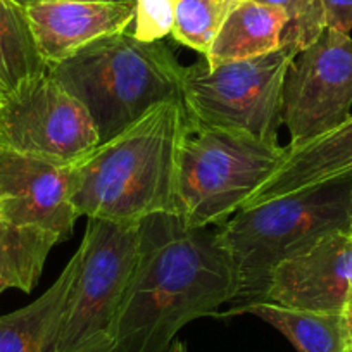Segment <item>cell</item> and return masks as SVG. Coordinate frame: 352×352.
Masks as SVG:
<instances>
[{
    "label": "cell",
    "instance_id": "cell-1",
    "mask_svg": "<svg viewBox=\"0 0 352 352\" xmlns=\"http://www.w3.org/2000/svg\"><path fill=\"white\" fill-rule=\"evenodd\" d=\"M239 282L218 233L176 214L138 225V247L118 318V352H166L176 333L236 299Z\"/></svg>",
    "mask_w": 352,
    "mask_h": 352
},
{
    "label": "cell",
    "instance_id": "cell-2",
    "mask_svg": "<svg viewBox=\"0 0 352 352\" xmlns=\"http://www.w3.org/2000/svg\"><path fill=\"white\" fill-rule=\"evenodd\" d=\"M190 137L182 100L155 106L131 126L71 166L78 214L133 225L175 214L182 152Z\"/></svg>",
    "mask_w": 352,
    "mask_h": 352
},
{
    "label": "cell",
    "instance_id": "cell-3",
    "mask_svg": "<svg viewBox=\"0 0 352 352\" xmlns=\"http://www.w3.org/2000/svg\"><path fill=\"white\" fill-rule=\"evenodd\" d=\"M47 69L83 104L100 144L159 104L182 100L185 74L166 43L144 42L126 32L104 36Z\"/></svg>",
    "mask_w": 352,
    "mask_h": 352
},
{
    "label": "cell",
    "instance_id": "cell-4",
    "mask_svg": "<svg viewBox=\"0 0 352 352\" xmlns=\"http://www.w3.org/2000/svg\"><path fill=\"white\" fill-rule=\"evenodd\" d=\"M351 211L352 182L240 209L218 232L239 282L236 299L263 300L276 266L330 233L349 232Z\"/></svg>",
    "mask_w": 352,
    "mask_h": 352
},
{
    "label": "cell",
    "instance_id": "cell-5",
    "mask_svg": "<svg viewBox=\"0 0 352 352\" xmlns=\"http://www.w3.org/2000/svg\"><path fill=\"white\" fill-rule=\"evenodd\" d=\"M300 50L299 43L283 40L278 49L259 57L185 67L182 102L190 133L218 128L278 144L283 85Z\"/></svg>",
    "mask_w": 352,
    "mask_h": 352
},
{
    "label": "cell",
    "instance_id": "cell-6",
    "mask_svg": "<svg viewBox=\"0 0 352 352\" xmlns=\"http://www.w3.org/2000/svg\"><path fill=\"white\" fill-rule=\"evenodd\" d=\"M285 147L239 131H195L182 152L175 214L190 228L226 223L282 161Z\"/></svg>",
    "mask_w": 352,
    "mask_h": 352
},
{
    "label": "cell",
    "instance_id": "cell-7",
    "mask_svg": "<svg viewBox=\"0 0 352 352\" xmlns=\"http://www.w3.org/2000/svg\"><path fill=\"white\" fill-rule=\"evenodd\" d=\"M138 225L88 218L80 270L60 320L59 352H118V318L137 256Z\"/></svg>",
    "mask_w": 352,
    "mask_h": 352
},
{
    "label": "cell",
    "instance_id": "cell-8",
    "mask_svg": "<svg viewBox=\"0 0 352 352\" xmlns=\"http://www.w3.org/2000/svg\"><path fill=\"white\" fill-rule=\"evenodd\" d=\"M100 144L92 118L50 73L33 76L0 100V145L73 166Z\"/></svg>",
    "mask_w": 352,
    "mask_h": 352
},
{
    "label": "cell",
    "instance_id": "cell-9",
    "mask_svg": "<svg viewBox=\"0 0 352 352\" xmlns=\"http://www.w3.org/2000/svg\"><path fill=\"white\" fill-rule=\"evenodd\" d=\"M352 36L324 28L290 63L283 85V123L290 144H304L351 116Z\"/></svg>",
    "mask_w": 352,
    "mask_h": 352
},
{
    "label": "cell",
    "instance_id": "cell-10",
    "mask_svg": "<svg viewBox=\"0 0 352 352\" xmlns=\"http://www.w3.org/2000/svg\"><path fill=\"white\" fill-rule=\"evenodd\" d=\"M80 218L71 197V166L0 145V221L73 235Z\"/></svg>",
    "mask_w": 352,
    "mask_h": 352
},
{
    "label": "cell",
    "instance_id": "cell-11",
    "mask_svg": "<svg viewBox=\"0 0 352 352\" xmlns=\"http://www.w3.org/2000/svg\"><path fill=\"white\" fill-rule=\"evenodd\" d=\"M352 296V236L333 232L273 272L263 300L294 309L342 313Z\"/></svg>",
    "mask_w": 352,
    "mask_h": 352
},
{
    "label": "cell",
    "instance_id": "cell-12",
    "mask_svg": "<svg viewBox=\"0 0 352 352\" xmlns=\"http://www.w3.org/2000/svg\"><path fill=\"white\" fill-rule=\"evenodd\" d=\"M36 49L47 67L135 21V0H45L25 8Z\"/></svg>",
    "mask_w": 352,
    "mask_h": 352
},
{
    "label": "cell",
    "instance_id": "cell-13",
    "mask_svg": "<svg viewBox=\"0 0 352 352\" xmlns=\"http://www.w3.org/2000/svg\"><path fill=\"white\" fill-rule=\"evenodd\" d=\"M347 182H352V114L313 140L287 145L280 164L250 194L242 209Z\"/></svg>",
    "mask_w": 352,
    "mask_h": 352
},
{
    "label": "cell",
    "instance_id": "cell-14",
    "mask_svg": "<svg viewBox=\"0 0 352 352\" xmlns=\"http://www.w3.org/2000/svg\"><path fill=\"white\" fill-rule=\"evenodd\" d=\"M80 264L81 247L38 299L0 316V352H59L60 320Z\"/></svg>",
    "mask_w": 352,
    "mask_h": 352
},
{
    "label": "cell",
    "instance_id": "cell-15",
    "mask_svg": "<svg viewBox=\"0 0 352 352\" xmlns=\"http://www.w3.org/2000/svg\"><path fill=\"white\" fill-rule=\"evenodd\" d=\"M289 18L280 9L254 0H232L208 56L209 66L259 57L278 49Z\"/></svg>",
    "mask_w": 352,
    "mask_h": 352
},
{
    "label": "cell",
    "instance_id": "cell-16",
    "mask_svg": "<svg viewBox=\"0 0 352 352\" xmlns=\"http://www.w3.org/2000/svg\"><path fill=\"white\" fill-rule=\"evenodd\" d=\"M254 314L285 335L297 352H344L349 349L342 313L294 309L270 300L240 304L226 316Z\"/></svg>",
    "mask_w": 352,
    "mask_h": 352
},
{
    "label": "cell",
    "instance_id": "cell-17",
    "mask_svg": "<svg viewBox=\"0 0 352 352\" xmlns=\"http://www.w3.org/2000/svg\"><path fill=\"white\" fill-rule=\"evenodd\" d=\"M57 242L56 233L0 221V294L8 289L32 292Z\"/></svg>",
    "mask_w": 352,
    "mask_h": 352
},
{
    "label": "cell",
    "instance_id": "cell-18",
    "mask_svg": "<svg viewBox=\"0 0 352 352\" xmlns=\"http://www.w3.org/2000/svg\"><path fill=\"white\" fill-rule=\"evenodd\" d=\"M45 71L25 8L14 0H0V81L6 92Z\"/></svg>",
    "mask_w": 352,
    "mask_h": 352
},
{
    "label": "cell",
    "instance_id": "cell-19",
    "mask_svg": "<svg viewBox=\"0 0 352 352\" xmlns=\"http://www.w3.org/2000/svg\"><path fill=\"white\" fill-rule=\"evenodd\" d=\"M230 2L232 0H176L173 38L206 57Z\"/></svg>",
    "mask_w": 352,
    "mask_h": 352
},
{
    "label": "cell",
    "instance_id": "cell-20",
    "mask_svg": "<svg viewBox=\"0 0 352 352\" xmlns=\"http://www.w3.org/2000/svg\"><path fill=\"white\" fill-rule=\"evenodd\" d=\"M254 2L272 6L285 12L289 25L283 40L299 43L300 49L311 45L327 28L321 0H254Z\"/></svg>",
    "mask_w": 352,
    "mask_h": 352
},
{
    "label": "cell",
    "instance_id": "cell-21",
    "mask_svg": "<svg viewBox=\"0 0 352 352\" xmlns=\"http://www.w3.org/2000/svg\"><path fill=\"white\" fill-rule=\"evenodd\" d=\"M176 0H135L133 36L157 42L169 35L175 21Z\"/></svg>",
    "mask_w": 352,
    "mask_h": 352
},
{
    "label": "cell",
    "instance_id": "cell-22",
    "mask_svg": "<svg viewBox=\"0 0 352 352\" xmlns=\"http://www.w3.org/2000/svg\"><path fill=\"white\" fill-rule=\"evenodd\" d=\"M327 28L351 35L352 32V0H321Z\"/></svg>",
    "mask_w": 352,
    "mask_h": 352
},
{
    "label": "cell",
    "instance_id": "cell-23",
    "mask_svg": "<svg viewBox=\"0 0 352 352\" xmlns=\"http://www.w3.org/2000/svg\"><path fill=\"white\" fill-rule=\"evenodd\" d=\"M342 316H344L345 331H347L349 349H352V296H351V299L347 300V304H345L344 311H342Z\"/></svg>",
    "mask_w": 352,
    "mask_h": 352
},
{
    "label": "cell",
    "instance_id": "cell-24",
    "mask_svg": "<svg viewBox=\"0 0 352 352\" xmlns=\"http://www.w3.org/2000/svg\"><path fill=\"white\" fill-rule=\"evenodd\" d=\"M166 352H188V351H187V345H185L184 342L175 340L171 345H169V349Z\"/></svg>",
    "mask_w": 352,
    "mask_h": 352
},
{
    "label": "cell",
    "instance_id": "cell-25",
    "mask_svg": "<svg viewBox=\"0 0 352 352\" xmlns=\"http://www.w3.org/2000/svg\"><path fill=\"white\" fill-rule=\"evenodd\" d=\"M16 4H19L21 8H26L30 4H35V2H45V0H14ZM107 2H118V0H107Z\"/></svg>",
    "mask_w": 352,
    "mask_h": 352
},
{
    "label": "cell",
    "instance_id": "cell-26",
    "mask_svg": "<svg viewBox=\"0 0 352 352\" xmlns=\"http://www.w3.org/2000/svg\"><path fill=\"white\" fill-rule=\"evenodd\" d=\"M6 96V88L4 85H2V81H0V100H2V97Z\"/></svg>",
    "mask_w": 352,
    "mask_h": 352
},
{
    "label": "cell",
    "instance_id": "cell-27",
    "mask_svg": "<svg viewBox=\"0 0 352 352\" xmlns=\"http://www.w3.org/2000/svg\"><path fill=\"white\" fill-rule=\"evenodd\" d=\"M349 235L352 236V211H351V228H349Z\"/></svg>",
    "mask_w": 352,
    "mask_h": 352
},
{
    "label": "cell",
    "instance_id": "cell-28",
    "mask_svg": "<svg viewBox=\"0 0 352 352\" xmlns=\"http://www.w3.org/2000/svg\"><path fill=\"white\" fill-rule=\"evenodd\" d=\"M344 352H352V349H347V351H344Z\"/></svg>",
    "mask_w": 352,
    "mask_h": 352
}]
</instances>
